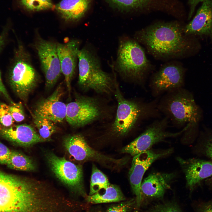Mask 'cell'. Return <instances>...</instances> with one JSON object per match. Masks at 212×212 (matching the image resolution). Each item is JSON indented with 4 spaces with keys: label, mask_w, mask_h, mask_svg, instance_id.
I'll use <instances>...</instances> for the list:
<instances>
[{
    "label": "cell",
    "mask_w": 212,
    "mask_h": 212,
    "mask_svg": "<svg viewBox=\"0 0 212 212\" xmlns=\"http://www.w3.org/2000/svg\"><path fill=\"white\" fill-rule=\"evenodd\" d=\"M56 204L47 184L0 171V212H54Z\"/></svg>",
    "instance_id": "6da1fadb"
},
{
    "label": "cell",
    "mask_w": 212,
    "mask_h": 212,
    "mask_svg": "<svg viewBox=\"0 0 212 212\" xmlns=\"http://www.w3.org/2000/svg\"><path fill=\"white\" fill-rule=\"evenodd\" d=\"M184 26L177 21L157 22L137 31L133 39L155 59H181L191 54L195 48L193 36L185 33Z\"/></svg>",
    "instance_id": "7a4b0ae2"
},
{
    "label": "cell",
    "mask_w": 212,
    "mask_h": 212,
    "mask_svg": "<svg viewBox=\"0 0 212 212\" xmlns=\"http://www.w3.org/2000/svg\"><path fill=\"white\" fill-rule=\"evenodd\" d=\"M140 45L134 39H121L115 65V69L120 75L139 83L144 82L154 68Z\"/></svg>",
    "instance_id": "3957f363"
},
{
    "label": "cell",
    "mask_w": 212,
    "mask_h": 212,
    "mask_svg": "<svg viewBox=\"0 0 212 212\" xmlns=\"http://www.w3.org/2000/svg\"><path fill=\"white\" fill-rule=\"evenodd\" d=\"M78 59V84L83 89L101 94H108L115 89V78L102 70L98 57L91 48L80 49Z\"/></svg>",
    "instance_id": "277c9868"
},
{
    "label": "cell",
    "mask_w": 212,
    "mask_h": 212,
    "mask_svg": "<svg viewBox=\"0 0 212 212\" xmlns=\"http://www.w3.org/2000/svg\"><path fill=\"white\" fill-rule=\"evenodd\" d=\"M161 110L176 125L190 127L200 118L199 109L191 95L181 88L168 92L160 104Z\"/></svg>",
    "instance_id": "5b68a950"
},
{
    "label": "cell",
    "mask_w": 212,
    "mask_h": 212,
    "mask_svg": "<svg viewBox=\"0 0 212 212\" xmlns=\"http://www.w3.org/2000/svg\"><path fill=\"white\" fill-rule=\"evenodd\" d=\"M15 59L9 73V82L15 94L26 103L37 85L39 76L29 54L22 46L19 47Z\"/></svg>",
    "instance_id": "8992f818"
},
{
    "label": "cell",
    "mask_w": 212,
    "mask_h": 212,
    "mask_svg": "<svg viewBox=\"0 0 212 212\" xmlns=\"http://www.w3.org/2000/svg\"><path fill=\"white\" fill-rule=\"evenodd\" d=\"M115 89L117 106L115 118L111 129L113 134L123 136L127 134L139 120L149 114L151 108L148 104L125 99L116 83Z\"/></svg>",
    "instance_id": "52a82bcc"
},
{
    "label": "cell",
    "mask_w": 212,
    "mask_h": 212,
    "mask_svg": "<svg viewBox=\"0 0 212 212\" xmlns=\"http://www.w3.org/2000/svg\"><path fill=\"white\" fill-rule=\"evenodd\" d=\"M63 144L69 154L77 161H95L107 167L116 169L125 165L128 160L126 158L115 159L95 150L80 134L66 136L64 139Z\"/></svg>",
    "instance_id": "ba28073f"
},
{
    "label": "cell",
    "mask_w": 212,
    "mask_h": 212,
    "mask_svg": "<svg viewBox=\"0 0 212 212\" xmlns=\"http://www.w3.org/2000/svg\"><path fill=\"white\" fill-rule=\"evenodd\" d=\"M46 157L56 177L73 192L86 198L87 195L84 184L82 166L51 152L47 153Z\"/></svg>",
    "instance_id": "9c48e42d"
},
{
    "label": "cell",
    "mask_w": 212,
    "mask_h": 212,
    "mask_svg": "<svg viewBox=\"0 0 212 212\" xmlns=\"http://www.w3.org/2000/svg\"><path fill=\"white\" fill-rule=\"evenodd\" d=\"M167 122V118L153 122L139 136L124 147L121 152L134 156L150 149L153 145L165 139L180 135L188 128L186 126L179 132H169L166 130Z\"/></svg>",
    "instance_id": "30bf717a"
},
{
    "label": "cell",
    "mask_w": 212,
    "mask_h": 212,
    "mask_svg": "<svg viewBox=\"0 0 212 212\" xmlns=\"http://www.w3.org/2000/svg\"><path fill=\"white\" fill-rule=\"evenodd\" d=\"M185 69L181 63L169 61L154 73L150 85L154 94L170 92L181 88L184 83Z\"/></svg>",
    "instance_id": "8fae6325"
},
{
    "label": "cell",
    "mask_w": 212,
    "mask_h": 212,
    "mask_svg": "<svg viewBox=\"0 0 212 212\" xmlns=\"http://www.w3.org/2000/svg\"><path fill=\"white\" fill-rule=\"evenodd\" d=\"M172 152L169 149L155 151L149 149L133 156L129 172L130 184L135 196L136 209H139L143 200L141 185L144 175L152 164L160 158L166 156Z\"/></svg>",
    "instance_id": "7c38bea8"
},
{
    "label": "cell",
    "mask_w": 212,
    "mask_h": 212,
    "mask_svg": "<svg viewBox=\"0 0 212 212\" xmlns=\"http://www.w3.org/2000/svg\"><path fill=\"white\" fill-rule=\"evenodd\" d=\"M102 112L101 107L96 100L82 96L67 105L65 118L71 125L79 127L97 120Z\"/></svg>",
    "instance_id": "4fadbf2b"
},
{
    "label": "cell",
    "mask_w": 212,
    "mask_h": 212,
    "mask_svg": "<svg viewBox=\"0 0 212 212\" xmlns=\"http://www.w3.org/2000/svg\"><path fill=\"white\" fill-rule=\"evenodd\" d=\"M37 38L34 47L44 75L46 87L49 89L56 83L62 73L57 44Z\"/></svg>",
    "instance_id": "5bb4252c"
},
{
    "label": "cell",
    "mask_w": 212,
    "mask_h": 212,
    "mask_svg": "<svg viewBox=\"0 0 212 212\" xmlns=\"http://www.w3.org/2000/svg\"><path fill=\"white\" fill-rule=\"evenodd\" d=\"M63 94L60 85L49 96L37 103L33 114L49 119L55 123L62 122L66 118L67 109V105L61 101Z\"/></svg>",
    "instance_id": "9a60e30c"
},
{
    "label": "cell",
    "mask_w": 212,
    "mask_h": 212,
    "mask_svg": "<svg viewBox=\"0 0 212 212\" xmlns=\"http://www.w3.org/2000/svg\"><path fill=\"white\" fill-rule=\"evenodd\" d=\"M177 159L184 174L186 186L191 191L203 180L212 176V161L180 157Z\"/></svg>",
    "instance_id": "2e32d148"
},
{
    "label": "cell",
    "mask_w": 212,
    "mask_h": 212,
    "mask_svg": "<svg viewBox=\"0 0 212 212\" xmlns=\"http://www.w3.org/2000/svg\"><path fill=\"white\" fill-rule=\"evenodd\" d=\"M80 43L72 40L65 43L57 44L62 73L64 76L69 93L71 90V82L76 67Z\"/></svg>",
    "instance_id": "e0dca14e"
},
{
    "label": "cell",
    "mask_w": 212,
    "mask_h": 212,
    "mask_svg": "<svg viewBox=\"0 0 212 212\" xmlns=\"http://www.w3.org/2000/svg\"><path fill=\"white\" fill-rule=\"evenodd\" d=\"M0 137L18 145L25 147L46 141L40 137L34 127L26 124L13 125L7 127L0 126Z\"/></svg>",
    "instance_id": "ac0fdd59"
},
{
    "label": "cell",
    "mask_w": 212,
    "mask_h": 212,
    "mask_svg": "<svg viewBox=\"0 0 212 212\" xmlns=\"http://www.w3.org/2000/svg\"><path fill=\"white\" fill-rule=\"evenodd\" d=\"M185 33L188 35H205L212 39V0H205L193 19L184 25Z\"/></svg>",
    "instance_id": "d6986e66"
},
{
    "label": "cell",
    "mask_w": 212,
    "mask_h": 212,
    "mask_svg": "<svg viewBox=\"0 0 212 212\" xmlns=\"http://www.w3.org/2000/svg\"><path fill=\"white\" fill-rule=\"evenodd\" d=\"M175 177L173 173H154L145 178L142 182L141 191L143 196L151 198H162L166 190Z\"/></svg>",
    "instance_id": "ffe728a7"
},
{
    "label": "cell",
    "mask_w": 212,
    "mask_h": 212,
    "mask_svg": "<svg viewBox=\"0 0 212 212\" xmlns=\"http://www.w3.org/2000/svg\"><path fill=\"white\" fill-rule=\"evenodd\" d=\"M92 0H62L56 9L64 19L76 21L82 18L87 11Z\"/></svg>",
    "instance_id": "44dd1931"
},
{
    "label": "cell",
    "mask_w": 212,
    "mask_h": 212,
    "mask_svg": "<svg viewBox=\"0 0 212 212\" xmlns=\"http://www.w3.org/2000/svg\"><path fill=\"white\" fill-rule=\"evenodd\" d=\"M104 192L99 191L86 198L87 202L93 204L117 202L125 201V197L120 187L110 184Z\"/></svg>",
    "instance_id": "7402d4cb"
},
{
    "label": "cell",
    "mask_w": 212,
    "mask_h": 212,
    "mask_svg": "<svg viewBox=\"0 0 212 212\" xmlns=\"http://www.w3.org/2000/svg\"><path fill=\"white\" fill-rule=\"evenodd\" d=\"M6 165L9 168L17 170L31 171L36 169L35 163L30 158L16 150L11 151Z\"/></svg>",
    "instance_id": "603a6c76"
},
{
    "label": "cell",
    "mask_w": 212,
    "mask_h": 212,
    "mask_svg": "<svg viewBox=\"0 0 212 212\" xmlns=\"http://www.w3.org/2000/svg\"><path fill=\"white\" fill-rule=\"evenodd\" d=\"M34 123L37 129L39 134L43 140L47 141L57 131L55 123L52 120L32 114Z\"/></svg>",
    "instance_id": "cb8c5ba5"
},
{
    "label": "cell",
    "mask_w": 212,
    "mask_h": 212,
    "mask_svg": "<svg viewBox=\"0 0 212 212\" xmlns=\"http://www.w3.org/2000/svg\"><path fill=\"white\" fill-rule=\"evenodd\" d=\"M110 184L106 175L93 164L89 195L105 189Z\"/></svg>",
    "instance_id": "d4e9b609"
},
{
    "label": "cell",
    "mask_w": 212,
    "mask_h": 212,
    "mask_svg": "<svg viewBox=\"0 0 212 212\" xmlns=\"http://www.w3.org/2000/svg\"><path fill=\"white\" fill-rule=\"evenodd\" d=\"M120 9L125 10L141 9L148 4L151 0H106Z\"/></svg>",
    "instance_id": "484cf974"
},
{
    "label": "cell",
    "mask_w": 212,
    "mask_h": 212,
    "mask_svg": "<svg viewBox=\"0 0 212 212\" xmlns=\"http://www.w3.org/2000/svg\"><path fill=\"white\" fill-rule=\"evenodd\" d=\"M25 9L31 11H39L51 9L53 4L51 0H19Z\"/></svg>",
    "instance_id": "4316f807"
},
{
    "label": "cell",
    "mask_w": 212,
    "mask_h": 212,
    "mask_svg": "<svg viewBox=\"0 0 212 212\" xmlns=\"http://www.w3.org/2000/svg\"><path fill=\"white\" fill-rule=\"evenodd\" d=\"M145 212H182L176 203L166 202L157 203L150 207Z\"/></svg>",
    "instance_id": "83f0119b"
},
{
    "label": "cell",
    "mask_w": 212,
    "mask_h": 212,
    "mask_svg": "<svg viewBox=\"0 0 212 212\" xmlns=\"http://www.w3.org/2000/svg\"><path fill=\"white\" fill-rule=\"evenodd\" d=\"M14 121L11 112L10 106L0 102V126L10 127L13 125Z\"/></svg>",
    "instance_id": "f1b7e54d"
},
{
    "label": "cell",
    "mask_w": 212,
    "mask_h": 212,
    "mask_svg": "<svg viewBox=\"0 0 212 212\" xmlns=\"http://www.w3.org/2000/svg\"><path fill=\"white\" fill-rule=\"evenodd\" d=\"M9 106L11 112L14 120L19 122L24 120L25 118V114L21 103L14 102Z\"/></svg>",
    "instance_id": "f546056e"
},
{
    "label": "cell",
    "mask_w": 212,
    "mask_h": 212,
    "mask_svg": "<svg viewBox=\"0 0 212 212\" xmlns=\"http://www.w3.org/2000/svg\"><path fill=\"white\" fill-rule=\"evenodd\" d=\"M133 199L123 201L110 207L106 212H128L135 203Z\"/></svg>",
    "instance_id": "4dcf8cb0"
},
{
    "label": "cell",
    "mask_w": 212,
    "mask_h": 212,
    "mask_svg": "<svg viewBox=\"0 0 212 212\" xmlns=\"http://www.w3.org/2000/svg\"><path fill=\"white\" fill-rule=\"evenodd\" d=\"M11 151L0 141V164H6L10 158Z\"/></svg>",
    "instance_id": "1f68e13d"
},
{
    "label": "cell",
    "mask_w": 212,
    "mask_h": 212,
    "mask_svg": "<svg viewBox=\"0 0 212 212\" xmlns=\"http://www.w3.org/2000/svg\"><path fill=\"white\" fill-rule=\"evenodd\" d=\"M0 95L3 97L10 104H14V102L9 96L2 81L1 73L0 71Z\"/></svg>",
    "instance_id": "d6a6232c"
},
{
    "label": "cell",
    "mask_w": 212,
    "mask_h": 212,
    "mask_svg": "<svg viewBox=\"0 0 212 212\" xmlns=\"http://www.w3.org/2000/svg\"><path fill=\"white\" fill-rule=\"evenodd\" d=\"M196 212H212V201L200 205L197 208Z\"/></svg>",
    "instance_id": "836d02e7"
},
{
    "label": "cell",
    "mask_w": 212,
    "mask_h": 212,
    "mask_svg": "<svg viewBox=\"0 0 212 212\" xmlns=\"http://www.w3.org/2000/svg\"><path fill=\"white\" fill-rule=\"evenodd\" d=\"M205 0H188V4L190 6V11L188 18L189 20L192 17L194 12L195 8L199 3L203 2Z\"/></svg>",
    "instance_id": "e575fe53"
},
{
    "label": "cell",
    "mask_w": 212,
    "mask_h": 212,
    "mask_svg": "<svg viewBox=\"0 0 212 212\" xmlns=\"http://www.w3.org/2000/svg\"><path fill=\"white\" fill-rule=\"evenodd\" d=\"M204 150L206 155L212 160V138L206 143Z\"/></svg>",
    "instance_id": "d590c367"
},
{
    "label": "cell",
    "mask_w": 212,
    "mask_h": 212,
    "mask_svg": "<svg viewBox=\"0 0 212 212\" xmlns=\"http://www.w3.org/2000/svg\"><path fill=\"white\" fill-rule=\"evenodd\" d=\"M4 40V35L2 34L0 36V50L3 44Z\"/></svg>",
    "instance_id": "8d00e7d4"
},
{
    "label": "cell",
    "mask_w": 212,
    "mask_h": 212,
    "mask_svg": "<svg viewBox=\"0 0 212 212\" xmlns=\"http://www.w3.org/2000/svg\"><path fill=\"white\" fill-rule=\"evenodd\" d=\"M210 181L212 185V176L211 177Z\"/></svg>",
    "instance_id": "74e56055"
},
{
    "label": "cell",
    "mask_w": 212,
    "mask_h": 212,
    "mask_svg": "<svg viewBox=\"0 0 212 212\" xmlns=\"http://www.w3.org/2000/svg\"><path fill=\"white\" fill-rule=\"evenodd\" d=\"M89 212H101L99 211H91Z\"/></svg>",
    "instance_id": "f35d334b"
}]
</instances>
